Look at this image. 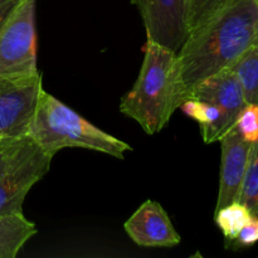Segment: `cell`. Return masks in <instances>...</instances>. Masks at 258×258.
<instances>
[{
    "label": "cell",
    "mask_w": 258,
    "mask_h": 258,
    "mask_svg": "<svg viewBox=\"0 0 258 258\" xmlns=\"http://www.w3.org/2000/svg\"><path fill=\"white\" fill-rule=\"evenodd\" d=\"M127 236L141 247L178 246L181 237L160 203L146 201L125 222Z\"/></svg>",
    "instance_id": "obj_9"
},
{
    "label": "cell",
    "mask_w": 258,
    "mask_h": 258,
    "mask_svg": "<svg viewBox=\"0 0 258 258\" xmlns=\"http://www.w3.org/2000/svg\"><path fill=\"white\" fill-rule=\"evenodd\" d=\"M188 100L180 81L176 52L148 39L135 85L121 98L118 108L149 135L160 133Z\"/></svg>",
    "instance_id": "obj_2"
},
{
    "label": "cell",
    "mask_w": 258,
    "mask_h": 258,
    "mask_svg": "<svg viewBox=\"0 0 258 258\" xmlns=\"http://www.w3.org/2000/svg\"><path fill=\"white\" fill-rule=\"evenodd\" d=\"M22 2L23 0H0V29L4 27L5 23Z\"/></svg>",
    "instance_id": "obj_19"
},
{
    "label": "cell",
    "mask_w": 258,
    "mask_h": 258,
    "mask_svg": "<svg viewBox=\"0 0 258 258\" xmlns=\"http://www.w3.org/2000/svg\"><path fill=\"white\" fill-rule=\"evenodd\" d=\"M252 218L251 212L239 201L229 203L214 213V219L227 241L234 242L241 229Z\"/></svg>",
    "instance_id": "obj_14"
},
{
    "label": "cell",
    "mask_w": 258,
    "mask_h": 258,
    "mask_svg": "<svg viewBox=\"0 0 258 258\" xmlns=\"http://www.w3.org/2000/svg\"><path fill=\"white\" fill-rule=\"evenodd\" d=\"M37 0H23L0 29V76L25 77L37 67Z\"/></svg>",
    "instance_id": "obj_5"
},
{
    "label": "cell",
    "mask_w": 258,
    "mask_h": 258,
    "mask_svg": "<svg viewBox=\"0 0 258 258\" xmlns=\"http://www.w3.org/2000/svg\"><path fill=\"white\" fill-rule=\"evenodd\" d=\"M14 138H4L0 140V169H2L3 164H4L5 159H7L8 154H9L10 146H12V141Z\"/></svg>",
    "instance_id": "obj_20"
},
{
    "label": "cell",
    "mask_w": 258,
    "mask_h": 258,
    "mask_svg": "<svg viewBox=\"0 0 258 258\" xmlns=\"http://www.w3.org/2000/svg\"><path fill=\"white\" fill-rule=\"evenodd\" d=\"M243 88L247 103H258V39L232 67Z\"/></svg>",
    "instance_id": "obj_13"
},
{
    "label": "cell",
    "mask_w": 258,
    "mask_h": 258,
    "mask_svg": "<svg viewBox=\"0 0 258 258\" xmlns=\"http://www.w3.org/2000/svg\"><path fill=\"white\" fill-rule=\"evenodd\" d=\"M257 39V0H234L219 17L189 34L176 53L186 97L202 81L233 67Z\"/></svg>",
    "instance_id": "obj_1"
},
{
    "label": "cell",
    "mask_w": 258,
    "mask_h": 258,
    "mask_svg": "<svg viewBox=\"0 0 258 258\" xmlns=\"http://www.w3.org/2000/svg\"><path fill=\"white\" fill-rule=\"evenodd\" d=\"M190 98L206 101L221 107L233 125L247 105L243 88L232 68L202 81L190 91L188 100Z\"/></svg>",
    "instance_id": "obj_10"
},
{
    "label": "cell",
    "mask_w": 258,
    "mask_h": 258,
    "mask_svg": "<svg viewBox=\"0 0 258 258\" xmlns=\"http://www.w3.org/2000/svg\"><path fill=\"white\" fill-rule=\"evenodd\" d=\"M27 135L50 156L66 148H81L123 159L133 150L127 143L98 128L44 88Z\"/></svg>",
    "instance_id": "obj_3"
},
{
    "label": "cell",
    "mask_w": 258,
    "mask_h": 258,
    "mask_svg": "<svg viewBox=\"0 0 258 258\" xmlns=\"http://www.w3.org/2000/svg\"><path fill=\"white\" fill-rule=\"evenodd\" d=\"M37 232V226L28 221L23 212L0 214V258L17 257Z\"/></svg>",
    "instance_id": "obj_12"
},
{
    "label": "cell",
    "mask_w": 258,
    "mask_h": 258,
    "mask_svg": "<svg viewBox=\"0 0 258 258\" xmlns=\"http://www.w3.org/2000/svg\"><path fill=\"white\" fill-rule=\"evenodd\" d=\"M52 159L28 135L13 139L0 169V214L23 212L25 197L49 171Z\"/></svg>",
    "instance_id": "obj_4"
},
{
    "label": "cell",
    "mask_w": 258,
    "mask_h": 258,
    "mask_svg": "<svg viewBox=\"0 0 258 258\" xmlns=\"http://www.w3.org/2000/svg\"><path fill=\"white\" fill-rule=\"evenodd\" d=\"M234 242L242 247L252 246L258 242V217L252 216L248 223L241 229Z\"/></svg>",
    "instance_id": "obj_18"
},
{
    "label": "cell",
    "mask_w": 258,
    "mask_h": 258,
    "mask_svg": "<svg viewBox=\"0 0 258 258\" xmlns=\"http://www.w3.org/2000/svg\"><path fill=\"white\" fill-rule=\"evenodd\" d=\"M180 108L188 117L199 123L202 138L206 144L219 141L234 126L221 107L206 101L190 98Z\"/></svg>",
    "instance_id": "obj_11"
},
{
    "label": "cell",
    "mask_w": 258,
    "mask_h": 258,
    "mask_svg": "<svg viewBox=\"0 0 258 258\" xmlns=\"http://www.w3.org/2000/svg\"><path fill=\"white\" fill-rule=\"evenodd\" d=\"M138 8L148 39L178 53L189 35L188 0H131Z\"/></svg>",
    "instance_id": "obj_7"
},
{
    "label": "cell",
    "mask_w": 258,
    "mask_h": 258,
    "mask_svg": "<svg viewBox=\"0 0 258 258\" xmlns=\"http://www.w3.org/2000/svg\"><path fill=\"white\" fill-rule=\"evenodd\" d=\"M257 4H258V0H257Z\"/></svg>",
    "instance_id": "obj_22"
},
{
    "label": "cell",
    "mask_w": 258,
    "mask_h": 258,
    "mask_svg": "<svg viewBox=\"0 0 258 258\" xmlns=\"http://www.w3.org/2000/svg\"><path fill=\"white\" fill-rule=\"evenodd\" d=\"M219 141L222 146V160L216 211L223 208L227 204L239 201L249 154L253 145L242 138L236 126H233Z\"/></svg>",
    "instance_id": "obj_8"
},
{
    "label": "cell",
    "mask_w": 258,
    "mask_h": 258,
    "mask_svg": "<svg viewBox=\"0 0 258 258\" xmlns=\"http://www.w3.org/2000/svg\"><path fill=\"white\" fill-rule=\"evenodd\" d=\"M239 202L248 208L252 216L258 217V141L252 145Z\"/></svg>",
    "instance_id": "obj_16"
},
{
    "label": "cell",
    "mask_w": 258,
    "mask_h": 258,
    "mask_svg": "<svg viewBox=\"0 0 258 258\" xmlns=\"http://www.w3.org/2000/svg\"><path fill=\"white\" fill-rule=\"evenodd\" d=\"M2 139H4V138H0V140H2Z\"/></svg>",
    "instance_id": "obj_21"
},
{
    "label": "cell",
    "mask_w": 258,
    "mask_h": 258,
    "mask_svg": "<svg viewBox=\"0 0 258 258\" xmlns=\"http://www.w3.org/2000/svg\"><path fill=\"white\" fill-rule=\"evenodd\" d=\"M234 126L248 143L258 141V103H247L237 117Z\"/></svg>",
    "instance_id": "obj_17"
},
{
    "label": "cell",
    "mask_w": 258,
    "mask_h": 258,
    "mask_svg": "<svg viewBox=\"0 0 258 258\" xmlns=\"http://www.w3.org/2000/svg\"><path fill=\"white\" fill-rule=\"evenodd\" d=\"M42 90L40 72L25 77L0 76V138L27 135Z\"/></svg>",
    "instance_id": "obj_6"
},
{
    "label": "cell",
    "mask_w": 258,
    "mask_h": 258,
    "mask_svg": "<svg viewBox=\"0 0 258 258\" xmlns=\"http://www.w3.org/2000/svg\"><path fill=\"white\" fill-rule=\"evenodd\" d=\"M233 2L234 0H188L189 34L219 17Z\"/></svg>",
    "instance_id": "obj_15"
}]
</instances>
